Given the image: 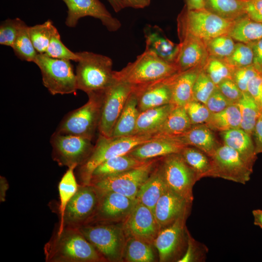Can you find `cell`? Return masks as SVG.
Instances as JSON below:
<instances>
[{
    "label": "cell",
    "mask_w": 262,
    "mask_h": 262,
    "mask_svg": "<svg viewBox=\"0 0 262 262\" xmlns=\"http://www.w3.org/2000/svg\"><path fill=\"white\" fill-rule=\"evenodd\" d=\"M233 104L217 87L205 104L211 114L220 112Z\"/></svg>",
    "instance_id": "obj_51"
},
{
    "label": "cell",
    "mask_w": 262,
    "mask_h": 262,
    "mask_svg": "<svg viewBox=\"0 0 262 262\" xmlns=\"http://www.w3.org/2000/svg\"><path fill=\"white\" fill-rule=\"evenodd\" d=\"M9 188V184L6 178L0 177V201L4 202L6 200V194Z\"/></svg>",
    "instance_id": "obj_57"
},
{
    "label": "cell",
    "mask_w": 262,
    "mask_h": 262,
    "mask_svg": "<svg viewBox=\"0 0 262 262\" xmlns=\"http://www.w3.org/2000/svg\"><path fill=\"white\" fill-rule=\"evenodd\" d=\"M100 194L98 209L92 221H108L127 216L137 202L136 199L116 192Z\"/></svg>",
    "instance_id": "obj_21"
},
{
    "label": "cell",
    "mask_w": 262,
    "mask_h": 262,
    "mask_svg": "<svg viewBox=\"0 0 262 262\" xmlns=\"http://www.w3.org/2000/svg\"><path fill=\"white\" fill-rule=\"evenodd\" d=\"M186 146L175 138L159 137L137 146L129 154L139 160H149L180 153Z\"/></svg>",
    "instance_id": "obj_23"
},
{
    "label": "cell",
    "mask_w": 262,
    "mask_h": 262,
    "mask_svg": "<svg viewBox=\"0 0 262 262\" xmlns=\"http://www.w3.org/2000/svg\"><path fill=\"white\" fill-rule=\"evenodd\" d=\"M67 8L65 24L68 27H75L82 17L91 16L99 19L110 32L120 29L121 24L114 17L99 0H62Z\"/></svg>",
    "instance_id": "obj_15"
},
{
    "label": "cell",
    "mask_w": 262,
    "mask_h": 262,
    "mask_svg": "<svg viewBox=\"0 0 262 262\" xmlns=\"http://www.w3.org/2000/svg\"><path fill=\"white\" fill-rule=\"evenodd\" d=\"M104 91L88 94L87 102L66 115L55 132L92 139L98 128Z\"/></svg>",
    "instance_id": "obj_6"
},
{
    "label": "cell",
    "mask_w": 262,
    "mask_h": 262,
    "mask_svg": "<svg viewBox=\"0 0 262 262\" xmlns=\"http://www.w3.org/2000/svg\"><path fill=\"white\" fill-rule=\"evenodd\" d=\"M216 87L203 68L198 73L194 85L193 99L205 104Z\"/></svg>",
    "instance_id": "obj_45"
},
{
    "label": "cell",
    "mask_w": 262,
    "mask_h": 262,
    "mask_svg": "<svg viewBox=\"0 0 262 262\" xmlns=\"http://www.w3.org/2000/svg\"><path fill=\"white\" fill-rule=\"evenodd\" d=\"M203 68L195 67L176 74L172 85L171 104L184 107L193 100L194 85L198 73Z\"/></svg>",
    "instance_id": "obj_27"
},
{
    "label": "cell",
    "mask_w": 262,
    "mask_h": 262,
    "mask_svg": "<svg viewBox=\"0 0 262 262\" xmlns=\"http://www.w3.org/2000/svg\"><path fill=\"white\" fill-rule=\"evenodd\" d=\"M222 60L233 71L237 68L253 65V50L248 44L237 42L232 53Z\"/></svg>",
    "instance_id": "obj_43"
},
{
    "label": "cell",
    "mask_w": 262,
    "mask_h": 262,
    "mask_svg": "<svg viewBox=\"0 0 262 262\" xmlns=\"http://www.w3.org/2000/svg\"><path fill=\"white\" fill-rule=\"evenodd\" d=\"M192 126L184 107L174 105L163 125L154 136L156 138L178 137L186 132Z\"/></svg>",
    "instance_id": "obj_30"
},
{
    "label": "cell",
    "mask_w": 262,
    "mask_h": 262,
    "mask_svg": "<svg viewBox=\"0 0 262 262\" xmlns=\"http://www.w3.org/2000/svg\"><path fill=\"white\" fill-rule=\"evenodd\" d=\"M229 34L234 41L249 44L262 38V23L252 20L246 14L235 21Z\"/></svg>",
    "instance_id": "obj_32"
},
{
    "label": "cell",
    "mask_w": 262,
    "mask_h": 262,
    "mask_svg": "<svg viewBox=\"0 0 262 262\" xmlns=\"http://www.w3.org/2000/svg\"><path fill=\"white\" fill-rule=\"evenodd\" d=\"M180 50L175 61L179 72L203 68L209 57L204 40L190 34L179 36Z\"/></svg>",
    "instance_id": "obj_20"
},
{
    "label": "cell",
    "mask_w": 262,
    "mask_h": 262,
    "mask_svg": "<svg viewBox=\"0 0 262 262\" xmlns=\"http://www.w3.org/2000/svg\"><path fill=\"white\" fill-rule=\"evenodd\" d=\"M150 244L133 237L125 242L124 252L126 259L131 262H151L155 255Z\"/></svg>",
    "instance_id": "obj_38"
},
{
    "label": "cell",
    "mask_w": 262,
    "mask_h": 262,
    "mask_svg": "<svg viewBox=\"0 0 262 262\" xmlns=\"http://www.w3.org/2000/svg\"><path fill=\"white\" fill-rule=\"evenodd\" d=\"M28 29L29 26L24 22L11 48L15 54L21 60L34 62L38 53L32 42Z\"/></svg>",
    "instance_id": "obj_39"
},
{
    "label": "cell",
    "mask_w": 262,
    "mask_h": 262,
    "mask_svg": "<svg viewBox=\"0 0 262 262\" xmlns=\"http://www.w3.org/2000/svg\"><path fill=\"white\" fill-rule=\"evenodd\" d=\"M100 197L93 185H79L66 207L62 225L56 232L60 233L65 227L80 228L89 224L97 211Z\"/></svg>",
    "instance_id": "obj_8"
},
{
    "label": "cell",
    "mask_w": 262,
    "mask_h": 262,
    "mask_svg": "<svg viewBox=\"0 0 262 262\" xmlns=\"http://www.w3.org/2000/svg\"><path fill=\"white\" fill-rule=\"evenodd\" d=\"M76 167L72 166L68 167L58 185L60 200L59 211L60 218L59 227L62 225L65 212L68 203L79 188V184L77 182L74 173V170Z\"/></svg>",
    "instance_id": "obj_37"
},
{
    "label": "cell",
    "mask_w": 262,
    "mask_h": 262,
    "mask_svg": "<svg viewBox=\"0 0 262 262\" xmlns=\"http://www.w3.org/2000/svg\"><path fill=\"white\" fill-rule=\"evenodd\" d=\"M258 104L260 107V108L261 109V112L262 113V92L259 99V100L258 102Z\"/></svg>",
    "instance_id": "obj_61"
},
{
    "label": "cell",
    "mask_w": 262,
    "mask_h": 262,
    "mask_svg": "<svg viewBox=\"0 0 262 262\" xmlns=\"http://www.w3.org/2000/svg\"><path fill=\"white\" fill-rule=\"evenodd\" d=\"M262 92V74L258 73L249 82L247 92L258 102Z\"/></svg>",
    "instance_id": "obj_53"
},
{
    "label": "cell",
    "mask_w": 262,
    "mask_h": 262,
    "mask_svg": "<svg viewBox=\"0 0 262 262\" xmlns=\"http://www.w3.org/2000/svg\"><path fill=\"white\" fill-rule=\"evenodd\" d=\"M154 159L131 170L96 181L93 185L100 193L116 192L132 199H136L138 191L154 170Z\"/></svg>",
    "instance_id": "obj_9"
},
{
    "label": "cell",
    "mask_w": 262,
    "mask_h": 262,
    "mask_svg": "<svg viewBox=\"0 0 262 262\" xmlns=\"http://www.w3.org/2000/svg\"><path fill=\"white\" fill-rule=\"evenodd\" d=\"M79 229L106 260L120 259L125 245L123 229L108 224H89Z\"/></svg>",
    "instance_id": "obj_12"
},
{
    "label": "cell",
    "mask_w": 262,
    "mask_h": 262,
    "mask_svg": "<svg viewBox=\"0 0 262 262\" xmlns=\"http://www.w3.org/2000/svg\"><path fill=\"white\" fill-rule=\"evenodd\" d=\"M160 230L153 213L137 201L126 216L123 225V231L128 237L140 239L150 244L153 243Z\"/></svg>",
    "instance_id": "obj_17"
},
{
    "label": "cell",
    "mask_w": 262,
    "mask_h": 262,
    "mask_svg": "<svg viewBox=\"0 0 262 262\" xmlns=\"http://www.w3.org/2000/svg\"><path fill=\"white\" fill-rule=\"evenodd\" d=\"M173 106L172 104H168L140 112L134 134H154L163 125Z\"/></svg>",
    "instance_id": "obj_29"
},
{
    "label": "cell",
    "mask_w": 262,
    "mask_h": 262,
    "mask_svg": "<svg viewBox=\"0 0 262 262\" xmlns=\"http://www.w3.org/2000/svg\"><path fill=\"white\" fill-rule=\"evenodd\" d=\"M246 0H204V8L225 19L235 21L246 15Z\"/></svg>",
    "instance_id": "obj_33"
},
{
    "label": "cell",
    "mask_w": 262,
    "mask_h": 262,
    "mask_svg": "<svg viewBox=\"0 0 262 262\" xmlns=\"http://www.w3.org/2000/svg\"><path fill=\"white\" fill-rule=\"evenodd\" d=\"M188 215L161 229L155 239L153 244L158 251L160 262L175 260L178 256L180 259L179 256L183 249L185 240L188 239V233L185 227Z\"/></svg>",
    "instance_id": "obj_16"
},
{
    "label": "cell",
    "mask_w": 262,
    "mask_h": 262,
    "mask_svg": "<svg viewBox=\"0 0 262 262\" xmlns=\"http://www.w3.org/2000/svg\"><path fill=\"white\" fill-rule=\"evenodd\" d=\"M185 6L190 10L204 8V0H185Z\"/></svg>",
    "instance_id": "obj_58"
},
{
    "label": "cell",
    "mask_w": 262,
    "mask_h": 262,
    "mask_svg": "<svg viewBox=\"0 0 262 262\" xmlns=\"http://www.w3.org/2000/svg\"><path fill=\"white\" fill-rule=\"evenodd\" d=\"M177 73L152 82L132 87V91L138 98L140 112L171 104L172 85Z\"/></svg>",
    "instance_id": "obj_18"
},
{
    "label": "cell",
    "mask_w": 262,
    "mask_h": 262,
    "mask_svg": "<svg viewBox=\"0 0 262 262\" xmlns=\"http://www.w3.org/2000/svg\"><path fill=\"white\" fill-rule=\"evenodd\" d=\"M254 224L262 229V210L255 209L252 211Z\"/></svg>",
    "instance_id": "obj_59"
},
{
    "label": "cell",
    "mask_w": 262,
    "mask_h": 262,
    "mask_svg": "<svg viewBox=\"0 0 262 262\" xmlns=\"http://www.w3.org/2000/svg\"><path fill=\"white\" fill-rule=\"evenodd\" d=\"M246 14L252 20L262 23V0H246Z\"/></svg>",
    "instance_id": "obj_52"
},
{
    "label": "cell",
    "mask_w": 262,
    "mask_h": 262,
    "mask_svg": "<svg viewBox=\"0 0 262 262\" xmlns=\"http://www.w3.org/2000/svg\"><path fill=\"white\" fill-rule=\"evenodd\" d=\"M76 70L78 90L90 93L105 91L115 82L113 61L109 57L89 51L77 52Z\"/></svg>",
    "instance_id": "obj_3"
},
{
    "label": "cell",
    "mask_w": 262,
    "mask_h": 262,
    "mask_svg": "<svg viewBox=\"0 0 262 262\" xmlns=\"http://www.w3.org/2000/svg\"><path fill=\"white\" fill-rule=\"evenodd\" d=\"M52 21L49 19L40 24L29 26V33L32 42L39 54L45 53L49 45Z\"/></svg>",
    "instance_id": "obj_42"
},
{
    "label": "cell",
    "mask_w": 262,
    "mask_h": 262,
    "mask_svg": "<svg viewBox=\"0 0 262 262\" xmlns=\"http://www.w3.org/2000/svg\"><path fill=\"white\" fill-rule=\"evenodd\" d=\"M91 141L80 136L54 132L50 139L52 159L61 166H80L94 148Z\"/></svg>",
    "instance_id": "obj_11"
},
{
    "label": "cell",
    "mask_w": 262,
    "mask_h": 262,
    "mask_svg": "<svg viewBox=\"0 0 262 262\" xmlns=\"http://www.w3.org/2000/svg\"><path fill=\"white\" fill-rule=\"evenodd\" d=\"M24 22L19 18H8L0 25V44L12 47Z\"/></svg>",
    "instance_id": "obj_46"
},
{
    "label": "cell",
    "mask_w": 262,
    "mask_h": 262,
    "mask_svg": "<svg viewBox=\"0 0 262 262\" xmlns=\"http://www.w3.org/2000/svg\"><path fill=\"white\" fill-rule=\"evenodd\" d=\"M139 113L137 96L132 91L114 127L111 137H118L134 135Z\"/></svg>",
    "instance_id": "obj_31"
},
{
    "label": "cell",
    "mask_w": 262,
    "mask_h": 262,
    "mask_svg": "<svg viewBox=\"0 0 262 262\" xmlns=\"http://www.w3.org/2000/svg\"><path fill=\"white\" fill-rule=\"evenodd\" d=\"M167 188L159 166L153 170L140 187L136 200L154 213L157 201Z\"/></svg>",
    "instance_id": "obj_28"
},
{
    "label": "cell",
    "mask_w": 262,
    "mask_h": 262,
    "mask_svg": "<svg viewBox=\"0 0 262 262\" xmlns=\"http://www.w3.org/2000/svg\"><path fill=\"white\" fill-rule=\"evenodd\" d=\"M221 135L224 145L236 151L253 167L257 154L252 136L241 128L223 131Z\"/></svg>",
    "instance_id": "obj_24"
},
{
    "label": "cell",
    "mask_w": 262,
    "mask_h": 262,
    "mask_svg": "<svg viewBox=\"0 0 262 262\" xmlns=\"http://www.w3.org/2000/svg\"><path fill=\"white\" fill-rule=\"evenodd\" d=\"M241 123L240 112L237 105L233 104L220 112L211 114L205 124L212 131L223 132L240 128Z\"/></svg>",
    "instance_id": "obj_35"
},
{
    "label": "cell",
    "mask_w": 262,
    "mask_h": 262,
    "mask_svg": "<svg viewBox=\"0 0 262 262\" xmlns=\"http://www.w3.org/2000/svg\"><path fill=\"white\" fill-rule=\"evenodd\" d=\"M174 138L186 146L201 150L210 157L218 147L212 130L205 124L192 125L186 132Z\"/></svg>",
    "instance_id": "obj_26"
},
{
    "label": "cell",
    "mask_w": 262,
    "mask_h": 262,
    "mask_svg": "<svg viewBox=\"0 0 262 262\" xmlns=\"http://www.w3.org/2000/svg\"><path fill=\"white\" fill-rule=\"evenodd\" d=\"M252 137L256 154L262 153V113L256 123Z\"/></svg>",
    "instance_id": "obj_55"
},
{
    "label": "cell",
    "mask_w": 262,
    "mask_h": 262,
    "mask_svg": "<svg viewBox=\"0 0 262 262\" xmlns=\"http://www.w3.org/2000/svg\"><path fill=\"white\" fill-rule=\"evenodd\" d=\"M132 90L129 84L115 80L104 91L98 128L100 135L111 137L114 127Z\"/></svg>",
    "instance_id": "obj_14"
},
{
    "label": "cell",
    "mask_w": 262,
    "mask_h": 262,
    "mask_svg": "<svg viewBox=\"0 0 262 262\" xmlns=\"http://www.w3.org/2000/svg\"><path fill=\"white\" fill-rule=\"evenodd\" d=\"M203 70L216 86L223 80L232 79V69L221 59L209 56Z\"/></svg>",
    "instance_id": "obj_44"
},
{
    "label": "cell",
    "mask_w": 262,
    "mask_h": 262,
    "mask_svg": "<svg viewBox=\"0 0 262 262\" xmlns=\"http://www.w3.org/2000/svg\"><path fill=\"white\" fill-rule=\"evenodd\" d=\"M180 154L199 180L211 177L212 165L210 156L201 150L191 146L184 147Z\"/></svg>",
    "instance_id": "obj_36"
},
{
    "label": "cell",
    "mask_w": 262,
    "mask_h": 262,
    "mask_svg": "<svg viewBox=\"0 0 262 262\" xmlns=\"http://www.w3.org/2000/svg\"><path fill=\"white\" fill-rule=\"evenodd\" d=\"M235 21L225 19L204 8L190 10L184 6L178 17L179 36L190 34L206 40L229 34Z\"/></svg>",
    "instance_id": "obj_5"
},
{
    "label": "cell",
    "mask_w": 262,
    "mask_h": 262,
    "mask_svg": "<svg viewBox=\"0 0 262 262\" xmlns=\"http://www.w3.org/2000/svg\"><path fill=\"white\" fill-rule=\"evenodd\" d=\"M259 72L253 65L237 68L233 71L232 79L243 92H247V87L250 80Z\"/></svg>",
    "instance_id": "obj_49"
},
{
    "label": "cell",
    "mask_w": 262,
    "mask_h": 262,
    "mask_svg": "<svg viewBox=\"0 0 262 262\" xmlns=\"http://www.w3.org/2000/svg\"><path fill=\"white\" fill-rule=\"evenodd\" d=\"M46 262H96L106 260L79 228L65 227L44 247Z\"/></svg>",
    "instance_id": "obj_1"
},
{
    "label": "cell",
    "mask_w": 262,
    "mask_h": 262,
    "mask_svg": "<svg viewBox=\"0 0 262 262\" xmlns=\"http://www.w3.org/2000/svg\"><path fill=\"white\" fill-rule=\"evenodd\" d=\"M217 88L233 104L238 101L243 94L232 79L223 80L217 85Z\"/></svg>",
    "instance_id": "obj_50"
},
{
    "label": "cell",
    "mask_w": 262,
    "mask_h": 262,
    "mask_svg": "<svg viewBox=\"0 0 262 262\" xmlns=\"http://www.w3.org/2000/svg\"><path fill=\"white\" fill-rule=\"evenodd\" d=\"M33 63L41 71L43 85L51 94H76V76L70 61L38 53Z\"/></svg>",
    "instance_id": "obj_7"
},
{
    "label": "cell",
    "mask_w": 262,
    "mask_h": 262,
    "mask_svg": "<svg viewBox=\"0 0 262 262\" xmlns=\"http://www.w3.org/2000/svg\"><path fill=\"white\" fill-rule=\"evenodd\" d=\"M156 138L154 134L106 137L99 134L96 145L86 161L79 166L81 184L89 185L92 174L100 164L113 157L128 154L137 146Z\"/></svg>",
    "instance_id": "obj_2"
},
{
    "label": "cell",
    "mask_w": 262,
    "mask_h": 262,
    "mask_svg": "<svg viewBox=\"0 0 262 262\" xmlns=\"http://www.w3.org/2000/svg\"><path fill=\"white\" fill-rule=\"evenodd\" d=\"M107 0L115 12H118L125 8V6L121 0Z\"/></svg>",
    "instance_id": "obj_60"
},
{
    "label": "cell",
    "mask_w": 262,
    "mask_h": 262,
    "mask_svg": "<svg viewBox=\"0 0 262 262\" xmlns=\"http://www.w3.org/2000/svg\"><path fill=\"white\" fill-rule=\"evenodd\" d=\"M210 158L212 165L211 177L243 184L250 180L253 167L231 147L224 144L218 146Z\"/></svg>",
    "instance_id": "obj_13"
},
{
    "label": "cell",
    "mask_w": 262,
    "mask_h": 262,
    "mask_svg": "<svg viewBox=\"0 0 262 262\" xmlns=\"http://www.w3.org/2000/svg\"><path fill=\"white\" fill-rule=\"evenodd\" d=\"M203 40L209 56L221 59L229 56L233 52L236 44L229 34Z\"/></svg>",
    "instance_id": "obj_40"
},
{
    "label": "cell",
    "mask_w": 262,
    "mask_h": 262,
    "mask_svg": "<svg viewBox=\"0 0 262 262\" xmlns=\"http://www.w3.org/2000/svg\"><path fill=\"white\" fill-rule=\"evenodd\" d=\"M241 114L240 128L252 136V134L262 112L256 100L247 92L242 95L235 104Z\"/></svg>",
    "instance_id": "obj_34"
},
{
    "label": "cell",
    "mask_w": 262,
    "mask_h": 262,
    "mask_svg": "<svg viewBox=\"0 0 262 262\" xmlns=\"http://www.w3.org/2000/svg\"><path fill=\"white\" fill-rule=\"evenodd\" d=\"M247 44L253 50V65L259 73L262 74V38Z\"/></svg>",
    "instance_id": "obj_54"
},
{
    "label": "cell",
    "mask_w": 262,
    "mask_h": 262,
    "mask_svg": "<svg viewBox=\"0 0 262 262\" xmlns=\"http://www.w3.org/2000/svg\"><path fill=\"white\" fill-rule=\"evenodd\" d=\"M208 249L206 246L195 240L188 233L187 245L182 257L178 262H204Z\"/></svg>",
    "instance_id": "obj_47"
},
{
    "label": "cell",
    "mask_w": 262,
    "mask_h": 262,
    "mask_svg": "<svg viewBox=\"0 0 262 262\" xmlns=\"http://www.w3.org/2000/svg\"><path fill=\"white\" fill-rule=\"evenodd\" d=\"M125 7L143 9L149 5L151 0H121Z\"/></svg>",
    "instance_id": "obj_56"
},
{
    "label": "cell",
    "mask_w": 262,
    "mask_h": 262,
    "mask_svg": "<svg viewBox=\"0 0 262 262\" xmlns=\"http://www.w3.org/2000/svg\"><path fill=\"white\" fill-rule=\"evenodd\" d=\"M164 157L159 168L168 188L193 202V188L198 180L196 175L180 153Z\"/></svg>",
    "instance_id": "obj_10"
},
{
    "label": "cell",
    "mask_w": 262,
    "mask_h": 262,
    "mask_svg": "<svg viewBox=\"0 0 262 262\" xmlns=\"http://www.w3.org/2000/svg\"><path fill=\"white\" fill-rule=\"evenodd\" d=\"M49 57L73 61L77 62L79 57L77 52H73L63 43L57 28L53 25L51 27L50 41L45 53Z\"/></svg>",
    "instance_id": "obj_41"
},
{
    "label": "cell",
    "mask_w": 262,
    "mask_h": 262,
    "mask_svg": "<svg viewBox=\"0 0 262 262\" xmlns=\"http://www.w3.org/2000/svg\"><path fill=\"white\" fill-rule=\"evenodd\" d=\"M148 161L138 159L129 153L113 157L103 162L94 169L90 184L103 178L136 168Z\"/></svg>",
    "instance_id": "obj_25"
},
{
    "label": "cell",
    "mask_w": 262,
    "mask_h": 262,
    "mask_svg": "<svg viewBox=\"0 0 262 262\" xmlns=\"http://www.w3.org/2000/svg\"><path fill=\"white\" fill-rule=\"evenodd\" d=\"M184 108L192 125L206 123L211 115L205 104L194 99L186 104Z\"/></svg>",
    "instance_id": "obj_48"
},
{
    "label": "cell",
    "mask_w": 262,
    "mask_h": 262,
    "mask_svg": "<svg viewBox=\"0 0 262 262\" xmlns=\"http://www.w3.org/2000/svg\"><path fill=\"white\" fill-rule=\"evenodd\" d=\"M146 51H150L163 60L175 64L180 45L169 40L158 26L147 25L143 30Z\"/></svg>",
    "instance_id": "obj_22"
},
{
    "label": "cell",
    "mask_w": 262,
    "mask_h": 262,
    "mask_svg": "<svg viewBox=\"0 0 262 262\" xmlns=\"http://www.w3.org/2000/svg\"><path fill=\"white\" fill-rule=\"evenodd\" d=\"M179 72L175 64L165 61L155 53L145 50L135 60L119 71H114L116 81L135 87L152 82Z\"/></svg>",
    "instance_id": "obj_4"
},
{
    "label": "cell",
    "mask_w": 262,
    "mask_h": 262,
    "mask_svg": "<svg viewBox=\"0 0 262 262\" xmlns=\"http://www.w3.org/2000/svg\"><path fill=\"white\" fill-rule=\"evenodd\" d=\"M192 203L167 188L157 201L153 213L160 229L188 215Z\"/></svg>",
    "instance_id": "obj_19"
}]
</instances>
